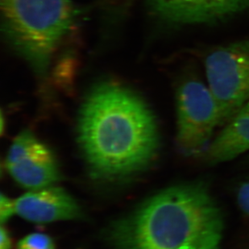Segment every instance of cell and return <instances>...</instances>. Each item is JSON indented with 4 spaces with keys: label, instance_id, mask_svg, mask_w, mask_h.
Here are the masks:
<instances>
[{
    "label": "cell",
    "instance_id": "6da1fadb",
    "mask_svg": "<svg viewBox=\"0 0 249 249\" xmlns=\"http://www.w3.org/2000/svg\"><path fill=\"white\" fill-rule=\"evenodd\" d=\"M78 142L90 173L119 179L142 171L158 153L155 115L140 95L110 82L85 97L78 120Z\"/></svg>",
    "mask_w": 249,
    "mask_h": 249
},
{
    "label": "cell",
    "instance_id": "7a4b0ae2",
    "mask_svg": "<svg viewBox=\"0 0 249 249\" xmlns=\"http://www.w3.org/2000/svg\"><path fill=\"white\" fill-rule=\"evenodd\" d=\"M223 216L202 182L171 186L110 227L115 249H219Z\"/></svg>",
    "mask_w": 249,
    "mask_h": 249
},
{
    "label": "cell",
    "instance_id": "3957f363",
    "mask_svg": "<svg viewBox=\"0 0 249 249\" xmlns=\"http://www.w3.org/2000/svg\"><path fill=\"white\" fill-rule=\"evenodd\" d=\"M2 30L40 78L75 20L70 0H1Z\"/></svg>",
    "mask_w": 249,
    "mask_h": 249
},
{
    "label": "cell",
    "instance_id": "277c9868",
    "mask_svg": "<svg viewBox=\"0 0 249 249\" xmlns=\"http://www.w3.org/2000/svg\"><path fill=\"white\" fill-rule=\"evenodd\" d=\"M204 66L221 126L225 125L249 101V39L213 50L206 56Z\"/></svg>",
    "mask_w": 249,
    "mask_h": 249
},
{
    "label": "cell",
    "instance_id": "5b68a950",
    "mask_svg": "<svg viewBox=\"0 0 249 249\" xmlns=\"http://www.w3.org/2000/svg\"><path fill=\"white\" fill-rule=\"evenodd\" d=\"M177 143L185 155H198L212 143L214 130L221 126L216 101L209 87L189 79L177 89Z\"/></svg>",
    "mask_w": 249,
    "mask_h": 249
},
{
    "label": "cell",
    "instance_id": "8992f818",
    "mask_svg": "<svg viewBox=\"0 0 249 249\" xmlns=\"http://www.w3.org/2000/svg\"><path fill=\"white\" fill-rule=\"evenodd\" d=\"M6 166L15 181L31 190L52 186L60 178L52 151L29 131L15 139L7 153Z\"/></svg>",
    "mask_w": 249,
    "mask_h": 249
},
{
    "label": "cell",
    "instance_id": "52a82bcc",
    "mask_svg": "<svg viewBox=\"0 0 249 249\" xmlns=\"http://www.w3.org/2000/svg\"><path fill=\"white\" fill-rule=\"evenodd\" d=\"M152 12L174 25L218 24L249 12V0H147Z\"/></svg>",
    "mask_w": 249,
    "mask_h": 249
},
{
    "label": "cell",
    "instance_id": "ba28073f",
    "mask_svg": "<svg viewBox=\"0 0 249 249\" xmlns=\"http://www.w3.org/2000/svg\"><path fill=\"white\" fill-rule=\"evenodd\" d=\"M16 214L28 221L48 223L78 219L81 209L65 190L49 186L24 194L15 200Z\"/></svg>",
    "mask_w": 249,
    "mask_h": 249
},
{
    "label": "cell",
    "instance_id": "9c48e42d",
    "mask_svg": "<svg viewBox=\"0 0 249 249\" xmlns=\"http://www.w3.org/2000/svg\"><path fill=\"white\" fill-rule=\"evenodd\" d=\"M249 151V101L225 124L205 152L209 162L232 160Z\"/></svg>",
    "mask_w": 249,
    "mask_h": 249
},
{
    "label": "cell",
    "instance_id": "30bf717a",
    "mask_svg": "<svg viewBox=\"0 0 249 249\" xmlns=\"http://www.w3.org/2000/svg\"><path fill=\"white\" fill-rule=\"evenodd\" d=\"M17 249H56L54 243L49 235L42 233H33L23 238Z\"/></svg>",
    "mask_w": 249,
    "mask_h": 249
},
{
    "label": "cell",
    "instance_id": "8fae6325",
    "mask_svg": "<svg viewBox=\"0 0 249 249\" xmlns=\"http://www.w3.org/2000/svg\"><path fill=\"white\" fill-rule=\"evenodd\" d=\"M14 214H16L15 201L2 194L0 197V219L2 225L8 221Z\"/></svg>",
    "mask_w": 249,
    "mask_h": 249
},
{
    "label": "cell",
    "instance_id": "7c38bea8",
    "mask_svg": "<svg viewBox=\"0 0 249 249\" xmlns=\"http://www.w3.org/2000/svg\"><path fill=\"white\" fill-rule=\"evenodd\" d=\"M236 199L241 211L249 216V181L244 182L238 189Z\"/></svg>",
    "mask_w": 249,
    "mask_h": 249
},
{
    "label": "cell",
    "instance_id": "4fadbf2b",
    "mask_svg": "<svg viewBox=\"0 0 249 249\" xmlns=\"http://www.w3.org/2000/svg\"><path fill=\"white\" fill-rule=\"evenodd\" d=\"M0 249H12V239L8 231L2 225L0 235Z\"/></svg>",
    "mask_w": 249,
    "mask_h": 249
}]
</instances>
